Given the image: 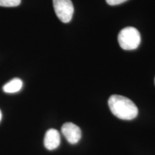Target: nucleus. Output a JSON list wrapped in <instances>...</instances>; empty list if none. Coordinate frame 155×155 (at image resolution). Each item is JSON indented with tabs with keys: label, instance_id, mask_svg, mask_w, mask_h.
I'll return each instance as SVG.
<instances>
[{
	"label": "nucleus",
	"instance_id": "0eeeda50",
	"mask_svg": "<svg viewBox=\"0 0 155 155\" xmlns=\"http://www.w3.org/2000/svg\"><path fill=\"white\" fill-rule=\"evenodd\" d=\"M21 0H0V7H13L20 5Z\"/></svg>",
	"mask_w": 155,
	"mask_h": 155
},
{
	"label": "nucleus",
	"instance_id": "423d86ee",
	"mask_svg": "<svg viewBox=\"0 0 155 155\" xmlns=\"http://www.w3.org/2000/svg\"><path fill=\"white\" fill-rule=\"evenodd\" d=\"M23 83L19 78H14L3 86V91L7 94H14L19 91L22 88Z\"/></svg>",
	"mask_w": 155,
	"mask_h": 155
},
{
	"label": "nucleus",
	"instance_id": "39448f33",
	"mask_svg": "<svg viewBox=\"0 0 155 155\" xmlns=\"http://www.w3.org/2000/svg\"><path fill=\"white\" fill-rule=\"evenodd\" d=\"M61 144V135L55 129H50L46 131L44 138V146L48 150L57 149Z\"/></svg>",
	"mask_w": 155,
	"mask_h": 155
},
{
	"label": "nucleus",
	"instance_id": "6e6552de",
	"mask_svg": "<svg viewBox=\"0 0 155 155\" xmlns=\"http://www.w3.org/2000/svg\"><path fill=\"white\" fill-rule=\"evenodd\" d=\"M106 1L109 5L114 6V5H120V4L125 2H127V0H106Z\"/></svg>",
	"mask_w": 155,
	"mask_h": 155
},
{
	"label": "nucleus",
	"instance_id": "7ed1b4c3",
	"mask_svg": "<svg viewBox=\"0 0 155 155\" xmlns=\"http://www.w3.org/2000/svg\"><path fill=\"white\" fill-rule=\"evenodd\" d=\"M53 7L58 19L64 23L72 19L74 7L71 0H53Z\"/></svg>",
	"mask_w": 155,
	"mask_h": 155
},
{
	"label": "nucleus",
	"instance_id": "f257e3e1",
	"mask_svg": "<svg viewBox=\"0 0 155 155\" xmlns=\"http://www.w3.org/2000/svg\"><path fill=\"white\" fill-rule=\"evenodd\" d=\"M114 116L122 120H132L138 115V108L132 101L120 95H112L108 101Z\"/></svg>",
	"mask_w": 155,
	"mask_h": 155
},
{
	"label": "nucleus",
	"instance_id": "20e7f679",
	"mask_svg": "<svg viewBox=\"0 0 155 155\" xmlns=\"http://www.w3.org/2000/svg\"><path fill=\"white\" fill-rule=\"evenodd\" d=\"M61 131L70 144H76L81 138V129L71 122H67L62 126Z\"/></svg>",
	"mask_w": 155,
	"mask_h": 155
},
{
	"label": "nucleus",
	"instance_id": "f03ea898",
	"mask_svg": "<svg viewBox=\"0 0 155 155\" xmlns=\"http://www.w3.org/2000/svg\"><path fill=\"white\" fill-rule=\"evenodd\" d=\"M118 41L122 49L126 50H135L140 45V33L137 29L133 27H127L120 31L118 35Z\"/></svg>",
	"mask_w": 155,
	"mask_h": 155
},
{
	"label": "nucleus",
	"instance_id": "9d476101",
	"mask_svg": "<svg viewBox=\"0 0 155 155\" xmlns=\"http://www.w3.org/2000/svg\"><path fill=\"white\" fill-rule=\"evenodd\" d=\"M154 83H155V79H154Z\"/></svg>",
	"mask_w": 155,
	"mask_h": 155
},
{
	"label": "nucleus",
	"instance_id": "1a4fd4ad",
	"mask_svg": "<svg viewBox=\"0 0 155 155\" xmlns=\"http://www.w3.org/2000/svg\"><path fill=\"white\" fill-rule=\"evenodd\" d=\"M2 117V111H1V110H0V122H1Z\"/></svg>",
	"mask_w": 155,
	"mask_h": 155
}]
</instances>
